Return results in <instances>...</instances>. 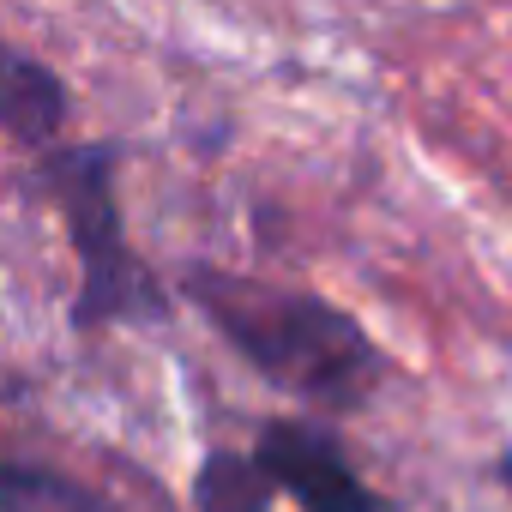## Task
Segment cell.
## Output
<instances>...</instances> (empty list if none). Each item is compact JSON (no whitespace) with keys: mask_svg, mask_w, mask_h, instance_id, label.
<instances>
[{"mask_svg":"<svg viewBox=\"0 0 512 512\" xmlns=\"http://www.w3.org/2000/svg\"><path fill=\"white\" fill-rule=\"evenodd\" d=\"M260 464L308 512H374V494L350 476V464L338 458V446L320 440V434H308V428H290V422L266 428L260 434Z\"/></svg>","mask_w":512,"mask_h":512,"instance_id":"cell-3","label":"cell"},{"mask_svg":"<svg viewBox=\"0 0 512 512\" xmlns=\"http://www.w3.org/2000/svg\"><path fill=\"white\" fill-rule=\"evenodd\" d=\"M272 470L260 458H235V452H211L199 482H193V500L199 512H266L272 506Z\"/></svg>","mask_w":512,"mask_h":512,"instance_id":"cell-4","label":"cell"},{"mask_svg":"<svg viewBox=\"0 0 512 512\" xmlns=\"http://www.w3.org/2000/svg\"><path fill=\"white\" fill-rule=\"evenodd\" d=\"M205 296H211L223 332L272 380H284L308 398H326V404H344L368 386L374 356L344 314L302 302V296H290V302H260L253 290H205Z\"/></svg>","mask_w":512,"mask_h":512,"instance_id":"cell-1","label":"cell"},{"mask_svg":"<svg viewBox=\"0 0 512 512\" xmlns=\"http://www.w3.org/2000/svg\"><path fill=\"white\" fill-rule=\"evenodd\" d=\"M500 476H506V488H512V458H506V464H500Z\"/></svg>","mask_w":512,"mask_h":512,"instance_id":"cell-6","label":"cell"},{"mask_svg":"<svg viewBox=\"0 0 512 512\" xmlns=\"http://www.w3.org/2000/svg\"><path fill=\"white\" fill-rule=\"evenodd\" d=\"M7 127L19 139H43L61 127V85L25 55H13V67H7Z\"/></svg>","mask_w":512,"mask_h":512,"instance_id":"cell-5","label":"cell"},{"mask_svg":"<svg viewBox=\"0 0 512 512\" xmlns=\"http://www.w3.org/2000/svg\"><path fill=\"white\" fill-rule=\"evenodd\" d=\"M55 199L73 223V241L85 253V272H91V296H85V314H109L121 302H145L127 253H121V229H115V205H109V157L103 151H73L61 157L55 169Z\"/></svg>","mask_w":512,"mask_h":512,"instance_id":"cell-2","label":"cell"}]
</instances>
